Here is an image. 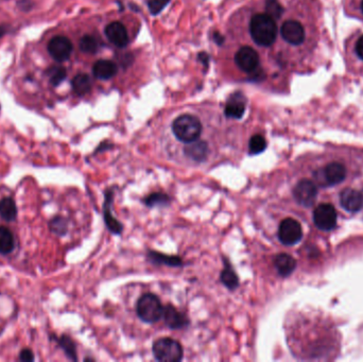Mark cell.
I'll list each match as a JSON object with an SVG mask.
<instances>
[{"instance_id":"obj_37","label":"cell","mask_w":363,"mask_h":362,"mask_svg":"<svg viewBox=\"0 0 363 362\" xmlns=\"http://www.w3.org/2000/svg\"><path fill=\"white\" fill-rule=\"evenodd\" d=\"M6 33V27L5 26H0V39Z\"/></svg>"},{"instance_id":"obj_35","label":"cell","mask_w":363,"mask_h":362,"mask_svg":"<svg viewBox=\"0 0 363 362\" xmlns=\"http://www.w3.org/2000/svg\"><path fill=\"white\" fill-rule=\"evenodd\" d=\"M198 60H199V62H201L203 64V66H204L205 69L208 68V65H209V55L206 52L203 51V52L199 53Z\"/></svg>"},{"instance_id":"obj_2","label":"cell","mask_w":363,"mask_h":362,"mask_svg":"<svg viewBox=\"0 0 363 362\" xmlns=\"http://www.w3.org/2000/svg\"><path fill=\"white\" fill-rule=\"evenodd\" d=\"M172 132L180 141L189 143L199 139L202 133V125L195 116L184 114L172 122Z\"/></svg>"},{"instance_id":"obj_24","label":"cell","mask_w":363,"mask_h":362,"mask_svg":"<svg viewBox=\"0 0 363 362\" xmlns=\"http://www.w3.org/2000/svg\"><path fill=\"white\" fill-rule=\"evenodd\" d=\"M148 257L150 259V262L154 264L166 265L169 267H181L183 265V260H182V258H180L179 256L165 255L156 251H149Z\"/></svg>"},{"instance_id":"obj_36","label":"cell","mask_w":363,"mask_h":362,"mask_svg":"<svg viewBox=\"0 0 363 362\" xmlns=\"http://www.w3.org/2000/svg\"><path fill=\"white\" fill-rule=\"evenodd\" d=\"M214 40L216 42V44H218L219 46H221L223 44V43H224V41H225L224 36L220 32H218V31L214 33Z\"/></svg>"},{"instance_id":"obj_9","label":"cell","mask_w":363,"mask_h":362,"mask_svg":"<svg viewBox=\"0 0 363 362\" xmlns=\"http://www.w3.org/2000/svg\"><path fill=\"white\" fill-rule=\"evenodd\" d=\"M316 226L322 230H331L337 226V212L331 204L318 205L314 213Z\"/></svg>"},{"instance_id":"obj_7","label":"cell","mask_w":363,"mask_h":362,"mask_svg":"<svg viewBox=\"0 0 363 362\" xmlns=\"http://www.w3.org/2000/svg\"><path fill=\"white\" fill-rule=\"evenodd\" d=\"M74 46L71 41L64 35H56L49 41L47 51L52 59L59 63L66 62L71 56Z\"/></svg>"},{"instance_id":"obj_30","label":"cell","mask_w":363,"mask_h":362,"mask_svg":"<svg viewBox=\"0 0 363 362\" xmlns=\"http://www.w3.org/2000/svg\"><path fill=\"white\" fill-rule=\"evenodd\" d=\"M267 148V140L263 135H254L251 137L249 142V152L251 155H257L263 153Z\"/></svg>"},{"instance_id":"obj_3","label":"cell","mask_w":363,"mask_h":362,"mask_svg":"<svg viewBox=\"0 0 363 362\" xmlns=\"http://www.w3.org/2000/svg\"><path fill=\"white\" fill-rule=\"evenodd\" d=\"M137 316L146 323H155L163 317L164 307L156 295L146 293L140 296L136 305Z\"/></svg>"},{"instance_id":"obj_19","label":"cell","mask_w":363,"mask_h":362,"mask_svg":"<svg viewBox=\"0 0 363 362\" xmlns=\"http://www.w3.org/2000/svg\"><path fill=\"white\" fill-rule=\"evenodd\" d=\"M241 97L240 95H236L227 101L224 110L227 117L233 119H241L243 117L245 113V102Z\"/></svg>"},{"instance_id":"obj_33","label":"cell","mask_w":363,"mask_h":362,"mask_svg":"<svg viewBox=\"0 0 363 362\" xmlns=\"http://www.w3.org/2000/svg\"><path fill=\"white\" fill-rule=\"evenodd\" d=\"M353 52L356 59L363 63V33L355 39L353 44Z\"/></svg>"},{"instance_id":"obj_18","label":"cell","mask_w":363,"mask_h":362,"mask_svg":"<svg viewBox=\"0 0 363 362\" xmlns=\"http://www.w3.org/2000/svg\"><path fill=\"white\" fill-rule=\"evenodd\" d=\"M274 266L279 275L282 277H287L291 275L296 268L295 259L289 254H278L274 258Z\"/></svg>"},{"instance_id":"obj_38","label":"cell","mask_w":363,"mask_h":362,"mask_svg":"<svg viewBox=\"0 0 363 362\" xmlns=\"http://www.w3.org/2000/svg\"><path fill=\"white\" fill-rule=\"evenodd\" d=\"M359 9H360V12L362 14V16H363V0H361L360 3H359Z\"/></svg>"},{"instance_id":"obj_31","label":"cell","mask_w":363,"mask_h":362,"mask_svg":"<svg viewBox=\"0 0 363 362\" xmlns=\"http://www.w3.org/2000/svg\"><path fill=\"white\" fill-rule=\"evenodd\" d=\"M266 13L274 19H278L284 13V8L277 0H267L266 1Z\"/></svg>"},{"instance_id":"obj_29","label":"cell","mask_w":363,"mask_h":362,"mask_svg":"<svg viewBox=\"0 0 363 362\" xmlns=\"http://www.w3.org/2000/svg\"><path fill=\"white\" fill-rule=\"evenodd\" d=\"M143 202H144V204L149 207L166 206L170 203V198H169V195H167L166 193L154 192L144 198Z\"/></svg>"},{"instance_id":"obj_34","label":"cell","mask_w":363,"mask_h":362,"mask_svg":"<svg viewBox=\"0 0 363 362\" xmlns=\"http://www.w3.org/2000/svg\"><path fill=\"white\" fill-rule=\"evenodd\" d=\"M35 357L34 354L30 349H24L19 353V360L23 362H32L34 361Z\"/></svg>"},{"instance_id":"obj_25","label":"cell","mask_w":363,"mask_h":362,"mask_svg":"<svg viewBox=\"0 0 363 362\" xmlns=\"http://www.w3.org/2000/svg\"><path fill=\"white\" fill-rule=\"evenodd\" d=\"M56 341L59 346L63 350V352L65 353V355H66L70 360H74V361L78 360L76 343L69 336L62 335L60 338H56Z\"/></svg>"},{"instance_id":"obj_5","label":"cell","mask_w":363,"mask_h":362,"mask_svg":"<svg viewBox=\"0 0 363 362\" xmlns=\"http://www.w3.org/2000/svg\"><path fill=\"white\" fill-rule=\"evenodd\" d=\"M280 35L282 40L289 45L299 47L306 41V28L297 19H287L280 27Z\"/></svg>"},{"instance_id":"obj_17","label":"cell","mask_w":363,"mask_h":362,"mask_svg":"<svg viewBox=\"0 0 363 362\" xmlns=\"http://www.w3.org/2000/svg\"><path fill=\"white\" fill-rule=\"evenodd\" d=\"M117 65L110 60H99L92 66L93 77L99 80H110L117 75Z\"/></svg>"},{"instance_id":"obj_12","label":"cell","mask_w":363,"mask_h":362,"mask_svg":"<svg viewBox=\"0 0 363 362\" xmlns=\"http://www.w3.org/2000/svg\"><path fill=\"white\" fill-rule=\"evenodd\" d=\"M105 35L107 40L112 44L118 48H125L129 44V34L126 27L119 21H114V23L108 24L105 27Z\"/></svg>"},{"instance_id":"obj_11","label":"cell","mask_w":363,"mask_h":362,"mask_svg":"<svg viewBox=\"0 0 363 362\" xmlns=\"http://www.w3.org/2000/svg\"><path fill=\"white\" fill-rule=\"evenodd\" d=\"M237 66L245 72L255 71L259 66V55L255 49L249 46H243L238 50L235 55Z\"/></svg>"},{"instance_id":"obj_22","label":"cell","mask_w":363,"mask_h":362,"mask_svg":"<svg viewBox=\"0 0 363 362\" xmlns=\"http://www.w3.org/2000/svg\"><path fill=\"white\" fill-rule=\"evenodd\" d=\"M15 249V238L9 227L0 226V254L8 255Z\"/></svg>"},{"instance_id":"obj_10","label":"cell","mask_w":363,"mask_h":362,"mask_svg":"<svg viewBox=\"0 0 363 362\" xmlns=\"http://www.w3.org/2000/svg\"><path fill=\"white\" fill-rule=\"evenodd\" d=\"M318 194L317 185L310 180H301L293 189L294 199L299 204L309 207L315 203Z\"/></svg>"},{"instance_id":"obj_8","label":"cell","mask_w":363,"mask_h":362,"mask_svg":"<svg viewBox=\"0 0 363 362\" xmlns=\"http://www.w3.org/2000/svg\"><path fill=\"white\" fill-rule=\"evenodd\" d=\"M303 228L299 221L292 218L282 220L278 228V239L285 245H294L301 241Z\"/></svg>"},{"instance_id":"obj_14","label":"cell","mask_w":363,"mask_h":362,"mask_svg":"<svg viewBox=\"0 0 363 362\" xmlns=\"http://www.w3.org/2000/svg\"><path fill=\"white\" fill-rule=\"evenodd\" d=\"M340 202L345 211L351 213L359 212L363 207V194L353 188H347L341 193Z\"/></svg>"},{"instance_id":"obj_28","label":"cell","mask_w":363,"mask_h":362,"mask_svg":"<svg viewBox=\"0 0 363 362\" xmlns=\"http://www.w3.org/2000/svg\"><path fill=\"white\" fill-rule=\"evenodd\" d=\"M79 47L83 53L95 54L98 50L99 44L96 38H93L92 35L90 34H85L82 36L81 40H80Z\"/></svg>"},{"instance_id":"obj_16","label":"cell","mask_w":363,"mask_h":362,"mask_svg":"<svg viewBox=\"0 0 363 362\" xmlns=\"http://www.w3.org/2000/svg\"><path fill=\"white\" fill-rule=\"evenodd\" d=\"M184 153L187 157H189L194 162H204L209 153L208 144L204 140L197 139L186 144V147L184 148Z\"/></svg>"},{"instance_id":"obj_21","label":"cell","mask_w":363,"mask_h":362,"mask_svg":"<svg viewBox=\"0 0 363 362\" xmlns=\"http://www.w3.org/2000/svg\"><path fill=\"white\" fill-rule=\"evenodd\" d=\"M0 217L5 221L13 222L17 218V206L11 197H3L0 200Z\"/></svg>"},{"instance_id":"obj_20","label":"cell","mask_w":363,"mask_h":362,"mask_svg":"<svg viewBox=\"0 0 363 362\" xmlns=\"http://www.w3.org/2000/svg\"><path fill=\"white\" fill-rule=\"evenodd\" d=\"M223 263L224 268L221 272L220 279L222 281V284L227 289H229V290H235V289H237L239 286L238 275L236 274L234 268L229 264L227 258L223 257Z\"/></svg>"},{"instance_id":"obj_27","label":"cell","mask_w":363,"mask_h":362,"mask_svg":"<svg viewBox=\"0 0 363 362\" xmlns=\"http://www.w3.org/2000/svg\"><path fill=\"white\" fill-rule=\"evenodd\" d=\"M48 226L50 231L55 235L64 236L66 235L68 231V221L66 218H64L62 216L53 217V218L49 221Z\"/></svg>"},{"instance_id":"obj_6","label":"cell","mask_w":363,"mask_h":362,"mask_svg":"<svg viewBox=\"0 0 363 362\" xmlns=\"http://www.w3.org/2000/svg\"><path fill=\"white\" fill-rule=\"evenodd\" d=\"M317 182L321 186H333L343 182L346 178V169L342 164L331 163L324 169L315 173Z\"/></svg>"},{"instance_id":"obj_4","label":"cell","mask_w":363,"mask_h":362,"mask_svg":"<svg viewBox=\"0 0 363 362\" xmlns=\"http://www.w3.org/2000/svg\"><path fill=\"white\" fill-rule=\"evenodd\" d=\"M154 357L162 362H179L183 359L184 351L181 343L171 338L156 340L152 347Z\"/></svg>"},{"instance_id":"obj_26","label":"cell","mask_w":363,"mask_h":362,"mask_svg":"<svg viewBox=\"0 0 363 362\" xmlns=\"http://www.w3.org/2000/svg\"><path fill=\"white\" fill-rule=\"evenodd\" d=\"M46 75L49 79V83L56 88L67 78V70L63 66H51L46 70Z\"/></svg>"},{"instance_id":"obj_1","label":"cell","mask_w":363,"mask_h":362,"mask_svg":"<svg viewBox=\"0 0 363 362\" xmlns=\"http://www.w3.org/2000/svg\"><path fill=\"white\" fill-rule=\"evenodd\" d=\"M250 34L257 45L270 47L277 36L276 21L267 13L256 14L250 21Z\"/></svg>"},{"instance_id":"obj_23","label":"cell","mask_w":363,"mask_h":362,"mask_svg":"<svg viewBox=\"0 0 363 362\" xmlns=\"http://www.w3.org/2000/svg\"><path fill=\"white\" fill-rule=\"evenodd\" d=\"M71 86L78 96H85L91 90V79L87 74H78L72 79Z\"/></svg>"},{"instance_id":"obj_32","label":"cell","mask_w":363,"mask_h":362,"mask_svg":"<svg viewBox=\"0 0 363 362\" xmlns=\"http://www.w3.org/2000/svg\"><path fill=\"white\" fill-rule=\"evenodd\" d=\"M169 2L170 0H149L148 6L151 14L157 15V14L161 13L169 4Z\"/></svg>"},{"instance_id":"obj_15","label":"cell","mask_w":363,"mask_h":362,"mask_svg":"<svg viewBox=\"0 0 363 362\" xmlns=\"http://www.w3.org/2000/svg\"><path fill=\"white\" fill-rule=\"evenodd\" d=\"M113 197H114V192L112 190H106L105 191V202L103 204L104 222L106 224V227L108 228V230H111L113 234L119 235V234H121L123 226L118 220L115 219V217L111 213Z\"/></svg>"},{"instance_id":"obj_13","label":"cell","mask_w":363,"mask_h":362,"mask_svg":"<svg viewBox=\"0 0 363 362\" xmlns=\"http://www.w3.org/2000/svg\"><path fill=\"white\" fill-rule=\"evenodd\" d=\"M163 317L167 326L171 329H184L189 325L188 317L172 305H167L164 307Z\"/></svg>"}]
</instances>
